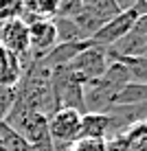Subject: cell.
Masks as SVG:
<instances>
[{
  "label": "cell",
  "instance_id": "1",
  "mask_svg": "<svg viewBox=\"0 0 147 151\" xmlns=\"http://www.w3.org/2000/svg\"><path fill=\"white\" fill-rule=\"evenodd\" d=\"M127 7H132V2L121 4V2H114V0H90V2H83L81 13L77 15L72 22L77 24V29L81 31L83 37L90 40L103 24L110 22V20H112L114 15H119L121 11H125Z\"/></svg>",
  "mask_w": 147,
  "mask_h": 151
},
{
  "label": "cell",
  "instance_id": "2",
  "mask_svg": "<svg viewBox=\"0 0 147 151\" xmlns=\"http://www.w3.org/2000/svg\"><path fill=\"white\" fill-rule=\"evenodd\" d=\"M81 129V114L68 107H59L49 116V134L53 140L55 151H68L79 140Z\"/></svg>",
  "mask_w": 147,
  "mask_h": 151
},
{
  "label": "cell",
  "instance_id": "3",
  "mask_svg": "<svg viewBox=\"0 0 147 151\" xmlns=\"http://www.w3.org/2000/svg\"><path fill=\"white\" fill-rule=\"evenodd\" d=\"M51 81H53V90H55L59 107H68V110H75L79 114H86V107H83V83L75 72H70L66 66L57 68V70H53Z\"/></svg>",
  "mask_w": 147,
  "mask_h": 151
},
{
  "label": "cell",
  "instance_id": "4",
  "mask_svg": "<svg viewBox=\"0 0 147 151\" xmlns=\"http://www.w3.org/2000/svg\"><path fill=\"white\" fill-rule=\"evenodd\" d=\"M108 66H110V59H108L106 48L90 44L86 50H81L66 68L70 72H75V75L81 79V83L86 86V83H90V81L101 79V77L106 75Z\"/></svg>",
  "mask_w": 147,
  "mask_h": 151
},
{
  "label": "cell",
  "instance_id": "5",
  "mask_svg": "<svg viewBox=\"0 0 147 151\" xmlns=\"http://www.w3.org/2000/svg\"><path fill=\"white\" fill-rule=\"evenodd\" d=\"M132 4H134V2H132ZM136 20H138V13L134 11V7H127L125 11H121L119 15H114L110 22L103 24V27L90 37V42H92L94 46L110 48V46H114L117 42H121L125 35L132 33Z\"/></svg>",
  "mask_w": 147,
  "mask_h": 151
},
{
  "label": "cell",
  "instance_id": "6",
  "mask_svg": "<svg viewBox=\"0 0 147 151\" xmlns=\"http://www.w3.org/2000/svg\"><path fill=\"white\" fill-rule=\"evenodd\" d=\"M27 27H29V57L33 61H38L57 44V31H55L53 18L35 20Z\"/></svg>",
  "mask_w": 147,
  "mask_h": 151
},
{
  "label": "cell",
  "instance_id": "7",
  "mask_svg": "<svg viewBox=\"0 0 147 151\" xmlns=\"http://www.w3.org/2000/svg\"><path fill=\"white\" fill-rule=\"evenodd\" d=\"M92 42L90 40H81V42H66V44H55L53 48L49 50L42 59H38V64H42L44 68L49 70H57V68H64L68 66L81 50H86Z\"/></svg>",
  "mask_w": 147,
  "mask_h": 151
},
{
  "label": "cell",
  "instance_id": "8",
  "mask_svg": "<svg viewBox=\"0 0 147 151\" xmlns=\"http://www.w3.org/2000/svg\"><path fill=\"white\" fill-rule=\"evenodd\" d=\"M110 121L108 114H81V129L79 140H108L110 136Z\"/></svg>",
  "mask_w": 147,
  "mask_h": 151
},
{
  "label": "cell",
  "instance_id": "9",
  "mask_svg": "<svg viewBox=\"0 0 147 151\" xmlns=\"http://www.w3.org/2000/svg\"><path fill=\"white\" fill-rule=\"evenodd\" d=\"M147 103V83H127L117 92L112 101V107L117 105H138Z\"/></svg>",
  "mask_w": 147,
  "mask_h": 151
},
{
  "label": "cell",
  "instance_id": "10",
  "mask_svg": "<svg viewBox=\"0 0 147 151\" xmlns=\"http://www.w3.org/2000/svg\"><path fill=\"white\" fill-rule=\"evenodd\" d=\"M53 24H55V31H57V44H66V42H81V40H86L72 20L57 18V15H55V18H53Z\"/></svg>",
  "mask_w": 147,
  "mask_h": 151
},
{
  "label": "cell",
  "instance_id": "11",
  "mask_svg": "<svg viewBox=\"0 0 147 151\" xmlns=\"http://www.w3.org/2000/svg\"><path fill=\"white\" fill-rule=\"evenodd\" d=\"M0 145L4 151H33L24 138H20L13 129H9L4 123H0Z\"/></svg>",
  "mask_w": 147,
  "mask_h": 151
},
{
  "label": "cell",
  "instance_id": "12",
  "mask_svg": "<svg viewBox=\"0 0 147 151\" xmlns=\"http://www.w3.org/2000/svg\"><path fill=\"white\" fill-rule=\"evenodd\" d=\"M18 90L11 86H0V121H4V116L9 114V110L13 107Z\"/></svg>",
  "mask_w": 147,
  "mask_h": 151
},
{
  "label": "cell",
  "instance_id": "13",
  "mask_svg": "<svg viewBox=\"0 0 147 151\" xmlns=\"http://www.w3.org/2000/svg\"><path fill=\"white\" fill-rule=\"evenodd\" d=\"M68 151H106V140H77Z\"/></svg>",
  "mask_w": 147,
  "mask_h": 151
}]
</instances>
